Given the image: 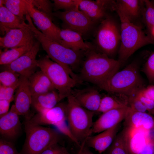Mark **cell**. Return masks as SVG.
Listing matches in <instances>:
<instances>
[{"instance_id": "4fadbf2b", "label": "cell", "mask_w": 154, "mask_h": 154, "mask_svg": "<svg viewBox=\"0 0 154 154\" xmlns=\"http://www.w3.org/2000/svg\"><path fill=\"white\" fill-rule=\"evenodd\" d=\"M0 37V46L13 48L27 45L34 40V33L30 25L23 28L11 29Z\"/></svg>"}, {"instance_id": "44dd1931", "label": "cell", "mask_w": 154, "mask_h": 154, "mask_svg": "<svg viewBox=\"0 0 154 154\" xmlns=\"http://www.w3.org/2000/svg\"><path fill=\"white\" fill-rule=\"evenodd\" d=\"M60 37L62 40L61 44L76 51L88 50L94 49L89 43L84 42L82 36L79 33L67 29H61Z\"/></svg>"}, {"instance_id": "9c48e42d", "label": "cell", "mask_w": 154, "mask_h": 154, "mask_svg": "<svg viewBox=\"0 0 154 154\" xmlns=\"http://www.w3.org/2000/svg\"><path fill=\"white\" fill-rule=\"evenodd\" d=\"M66 104H58L51 108L44 110L33 116L30 120L32 122L43 126L51 125L65 135L80 147V144L71 133L67 120Z\"/></svg>"}, {"instance_id": "603a6c76", "label": "cell", "mask_w": 154, "mask_h": 154, "mask_svg": "<svg viewBox=\"0 0 154 154\" xmlns=\"http://www.w3.org/2000/svg\"><path fill=\"white\" fill-rule=\"evenodd\" d=\"M28 81L32 96L55 90L48 77L41 70L35 72L28 78Z\"/></svg>"}, {"instance_id": "e575fe53", "label": "cell", "mask_w": 154, "mask_h": 154, "mask_svg": "<svg viewBox=\"0 0 154 154\" xmlns=\"http://www.w3.org/2000/svg\"><path fill=\"white\" fill-rule=\"evenodd\" d=\"M20 82V80L17 84L11 86H5L0 84V100H5L11 102L14 100V92L19 86Z\"/></svg>"}, {"instance_id": "ee69618b", "label": "cell", "mask_w": 154, "mask_h": 154, "mask_svg": "<svg viewBox=\"0 0 154 154\" xmlns=\"http://www.w3.org/2000/svg\"><path fill=\"white\" fill-rule=\"evenodd\" d=\"M87 139L81 143L82 150L80 154H94L90 151L86 145Z\"/></svg>"}, {"instance_id": "f35d334b", "label": "cell", "mask_w": 154, "mask_h": 154, "mask_svg": "<svg viewBox=\"0 0 154 154\" xmlns=\"http://www.w3.org/2000/svg\"><path fill=\"white\" fill-rule=\"evenodd\" d=\"M67 151L65 147L58 143L48 147L40 154H64Z\"/></svg>"}, {"instance_id": "d590c367", "label": "cell", "mask_w": 154, "mask_h": 154, "mask_svg": "<svg viewBox=\"0 0 154 154\" xmlns=\"http://www.w3.org/2000/svg\"><path fill=\"white\" fill-rule=\"evenodd\" d=\"M149 82H154V52L149 56L145 63L143 68Z\"/></svg>"}, {"instance_id": "5b68a950", "label": "cell", "mask_w": 154, "mask_h": 154, "mask_svg": "<svg viewBox=\"0 0 154 154\" xmlns=\"http://www.w3.org/2000/svg\"><path fill=\"white\" fill-rule=\"evenodd\" d=\"M26 137L21 154H40L44 149L58 143L60 139L59 131L55 129L34 123L30 119L24 123Z\"/></svg>"}, {"instance_id": "9a60e30c", "label": "cell", "mask_w": 154, "mask_h": 154, "mask_svg": "<svg viewBox=\"0 0 154 154\" xmlns=\"http://www.w3.org/2000/svg\"><path fill=\"white\" fill-rule=\"evenodd\" d=\"M19 115L13 105L9 111L0 118V134L1 138L12 141L19 135L22 124Z\"/></svg>"}, {"instance_id": "f6af8a7d", "label": "cell", "mask_w": 154, "mask_h": 154, "mask_svg": "<svg viewBox=\"0 0 154 154\" xmlns=\"http://www.w3.org/2000/svg\"><path fill=\"white\" fill-rule=\"evenodd\" d=\"M82 145H81L80 146V149L78 153L77 154H80V152H81V150H82Z\"/></svg>"}, {"instance_id": "8fae6325", "label": "cell", "mask_w": 154, "mask_h": 154, "mask_svg": "<svg viewBox=\"0 0 154 154\" xmlns=\"http://www.w3.org/2000/svg\"><path fill=\"white\" fill-rule=\"evenodd\" d=\"M40 43L35 41L31 49L10 64L1 65L4 70H9L28 78L35 72L37 67L36 56L39 50Z\"/></svg>"}, {"instance_id": "836d02e7", "label": "cell", "mask_w": 154, "mask_h": 154, "mask_svg": "<svg viewBox=\"0 0 154 154\" xmlns=\"http://www.w3.org/2000/svg\"><path fill=\"white\" fill-rule=\"evenodd\" d=\"M79 0H54L53 9L55 11L64 9L65 11L73 9L79 7Z\"/></svg>"}, {"instance_id": "8992f818", "label": "cell", "mask_w": 154, "mask_h": 154, "mask_svg": "<svg viewBox=\"0 0 154 154\" xmlns=\"http://www.w3.org/2000/svg\"><path fill=\"white\" fill-rule=\"evenodd\" d=\"M66 115L70 131L80 144L92 134L94 112L81 106L72 95L67 98Z\"/></svg>"}, {"instance_id": "7402d4cb", "label": "cell", "mask_w": 154, "mask_h": 154, "mask_svg": "<svg viewBox=\"0 0 154 154\" xmlns=\"http://www.w3.org/2000/svg\"><path fill=\"white\" fill-rule=\"evenodd\" d=\"M143 0H119L114 2L112 9L120 10L131 22L137 19L142 14Z\"/></svg>"}, {"instance_id": "d6986e66", "label": "cell", "mask_w": 154, "mask_h": 154, "mask_svg": "<svg viewBox=\"0 0 154 154\" xmlns=\"http://www.w3.org/2000/svg\"><path fill=\"white\" fill-rule=\"evenodd\" d=\"M71 95L86 109L94 112L98 110L102 97L96 90L91 88L75 89L72 90Z\"/></svg>"}, {"instance_id": "e0dca14e", "label": "cell", "mask_w": 154, "mask_h": 154, "mask_svg": "<svg viewBox=\"0 0 154 154\" xmlns=\"http://www.w3.org/2000/svg\"><path fill=\"white\" fill-rule=\"evenodd\" d=\"M111 1L79 0V8L95 23L101 22L107 15Z\"/></svg>"}, {"instance_id": "74e56055", "label": "cell", "mask_w": 154, "mask_h": 154, "mask_svg": "<svg viewBox=\"0 0 154 154\" xmlns=\"http://www.w3.org/2000/svg\"><path fill=\"white\" fill-rule=\"evenodd\" d=\"M128 106L132 110L136 112H146L147 111L145 106L136 95L129 98Z\"/></svg>"}, {"instance_id": "bcb514c9", "label": "cell", "mask_w": 154, "mask_h": 154, "mask_svg": "<svg viewBox=\"0 0 154 154\" xmlns=\"http://www.w3.org/2000/svg\"><path fill=\"white\" fill-rule=\"evenodd\" d=\"M64 154H70L68 151Z\"/></svg>"}, {"instance_id": "ac0fdd59", "label": "cell", "mask_w": 154, "mask_h": 154, "mask_svg": "<svg viewBox=\"0 0 154 154\" xmlns=\"http://www.w3.org/2000/svg\"><path fill=\"white\" fill-rule=\"evenodd\" d=\"M119 124L87 139L86 145L92 147L99 153L106 151L111 145L117 135Z\"/></svg>"}, {"instance_id": "60d3db41", "label": "cell", "mask_w": 154, "mask_h": 154, "mask_svg": "<svg viewBox=\"0 0 154 154\" xmlns=\"http://www.w3.org/2000/svg\"><path fill=\"white\" fill-rule=\"evenodd\" d=\"M136 154H154V140L149 139L144 147Z\"/></svg>"}, {"instance_id": "52a82bcc", "label": "cell", "mask_w": 154, "mask_h": 154, "mask_svg": "<svg viewBox=\"0 0 154 154\" xmlns=\"http://www.w3.org/2000/svg\"><path fill=\"white\" fill-rule=\"evenodd\" d=\"M37 66L46 75L58 92L60 101L71 95L72 88L80 82L47 55L37 60Z\"/></svg>"}, {"instance_id": "3957f363", "label": "cell", "mask_w": 154, "mask_h": 154, "mask_svg": "<svg viewBox=\"0 0 154 154\" xmlns=\"http://www.w3.org/2000/svg\"><path fill=\"white\" fill-rule=\"evenodd\" d=\"M121 22L120 43L118 60L122 65L136 51L147 45L154 44V38L129 21L119 9L114 8Z\"/></svg>"}, {"instance_id": "4316f807", "label": "cell", "mask_w": 154, "mask_h": 154, "mask_svg": "<svg viewBox=\"0 0 154 154\" xmlns=\"http://www.w3.org/2000/svg\"><path fill=\"white\" fill-rule=\"evenodd\" d=\"M128 128L127 147L129 154H136L145 146L149 139L139 132L134 133V129Z\"/></svg>"}, {"instance_id": "cb8c5ba5", "label": "cell", "mask_w": 154, "mask_h": 154, "mask_svg": "<svg viewBox=\"0 0 154 154\" xmlns=\"http://www.w3.org/2000/svg\"><path fill=\"white\" fill-rule=\"evenodd\" d=\"M60 101L58 92L55 90L32 96L31 105L40 112L56 106Z\"/></svg>"}, {"instance_id": "d6a6232c", "label": "cell", "mask_w": 154, "mask_h": 154, "mask_svg": "<svg viewBox=\"0 0 154 154\" xmlns=\"http://www.w3.org/2000/svg\"><path fill=\"white\" fill-rule=\"evenodd\" d=\"M34 8L48 15L52 19V17L53 3L49 0H31Z\"/></svg>"}, {"instance_id": "277c9868", "label": "cell", "mask_w": 154, "mask_h": 154, "mask_svg": "<svg viewBox=\"0 0 154 154\" xmlns=\"http://www.w3.org/2000/svg\"><path fill=\"white\" fill-rule=\"evenodd\" d=\"M144 84L139 65L133 62L98 86L109 92L121 94L129 98L136 95L144 88Z\"/></svg>"}, {"instance_id": "484cf974", "label": "cell", "mask_w": 154, "mask_h": 154, "mask_svg": "<svg viewBox=\"0 0 154 154\" xmlns=\"http://www.w3.org/2000/svg\"><path fill=\"white\" fill-rule=\"evenodd\" d=\"M128 97L119 94L118 96H106L102 98L97 112L102 113L109 110L128 106Z\"/></svg>"}, {"instance_id": "ba28073f", "label": "cell", "mask_w": 154, "mask_h": 154, "mask_svg": "<svg viewBox=\"0 0 154 154\" xmlns=\"http://www.w3.org/2000/svg\"><path fill=\"white\" fill-rule=\"evenodd\" d=\"M95 38V44L98 50L112 58L118 51L119 48L120 28L114 19L108 15L100 22Z\"/></svg>"}, {"instance_id": "ab89813d", "label": "cell", "mask_w": 154, "mask_h": 154, "mask_svg": "<svg viewBox=\"0 0 154 154\" xmlns=\"http://www.w3.org/2000/svg\"><path fill=\"white\" fill-rule=\"evenodd\" d=\"M136 95L145 106L150 114H153L154 101L140 94V91Z\"/></svg>"}, {"instance_id": "30bf717a", "label": "cell", "mask_w": 154, "mask_h": 154, "mask_svg": "<svg viewBox=\"0 0 154 154\" xmlns=\"http://www.w3.org/2000/svg\"><path fill=\"white\" fill-rule=\"evenodd\" d=\"M52 15L61 20L65 29L75 31L82 36L86 35L93 29L95 24L79 7L68 11H57Z\"/></svg>"}, {"instance_id": "d4e9b609", "label": "cell", "mask_w": 154, "mask_h": 154, "mask_svg": "<svg viewBox=\"0 0 154 154\" xmlns=\"http://www.w3.org/2000/svg\"><path fill=\"white\" fill-rule=\"evenodd\" d=\"M23 20L13 13L4 6L0 7L1 31L5 34L9 30L28 26Z\"/></svg>"}, {"instance_id": "6da1fadb", "label": "cell", "mask_w": 154, "mask_h": 154, "mask_svg": "<svg viewBox=\"0 0 154 154\" xmlns=\"http://www.w3.org/2000/svg\"><path fill=\"white\" fill-rule=\"evenodd\" d=\"M26 17L28 24L34 33L35 38L40 42L48 56L62 66L73 78L80 82L73 70L81 62L86 51L74 50L50 39L35 26L28 15Z\"/></svg>"}, {"instance_id": "ffe728a7", "label": "cell", "mask_w": 154, "mask_h": 154, "mask_svg": "<svg viewBox=\"0 0 154 154\" xmlns=\"http://www.w3.org/2000/svg\"><path fill=\"white\" fill-rule=\"evenodd\" d=\"M124 120L125 126L135 129L141 128L148 131H154V116L146 112L135 111L129 107Z\"/></svg>"}, {"instance_id": "8d00e7d4", "label": "cell", "mask_w": 154, "mask_h": 154, "mask_svg": "<svg viewBox=\"0 0 154 154\" xmlns=\"http://www.w3.org/2000/svg\"><path fill=\"white\" fill-rule=\"evenodd\" d=\"M0 154H21L17 150L12 142L0 139Z\"/></svg>"}, {"instance_id": "1f68e13d", "label": "cell", "mask_w": 154, "mask_h": 154, "mask_svg": "<svg viewBox=\"0 0 154 154\" xmlns=\"http://www.w3.org/2000/svg\"><path fill=\"white\" fill-rule=\"evenodd\" d=\"M21 75L9 70H4L0 73V84L5 86H11L19 82Z\"/></svg>"}, {"instance_id": "83f0119b", "label": "cell", "mask_w": 154, "mask_h": 154, "mask_svg": "<svg viewBox=\"0 0 154 154\" xmlns=\"http://www.w3.org/2000/svg\"><path fill=\"white\" fill-rule=\"evenodd\" d=\"M35 41L17 48L4 51H0V64L1 65L9 64L24 54L32 48Z\"/></svg>"}, {"instance_id": "b9f144b4", "label": "cell", "mask_w": 154, "mask_h": 154, "mask_svg": "<svg viewBox=\"0 0 154 154\" xmlns=\"http://www.w3.org/2000/svg\"><path fill=\"white\" fill-rule=\"evenodd\" d=\"M140 93L144 96L154 101V85L144 88Z\"/></svg>"}, {"instance_id": "7c38bea8", "label": "cell", "mask_w": 154, "mask_h": 154, "mask_svg": "<svg viewBox=\"0 0 154 154\" xmlns=\"http://www.w3.org/2000/svg\"><path fill=\"white\" fill-rule=\"evenodd\" d=\"M28 13L37 29L46 37L61 44L62 40L60 33V29L52 22V19L46 14L34 7L31 0H28Z\"/></svg>"}, {"instance_id": "4dcf8cb0", "label": "cell", "mask_w": 154, "mask_h": 154, "mask_svg": "<svg viewBox=\"0 0 154 154\" xmlns=\"http://www.w3.org/2000/svg\"><path fill=\"white\" fill-rule=\"evenodd\" d=\"M142 14L144 22L150 33L154 28V3L153 1L143 0Z\"/></svg>"}, {"instance_id": "7bdbcfd3", "label": "cell", "mask_w": 154, "mask_h": 154, "mask_svg": "<svg viewBox=\"0 0 154 154\" xmlns=\"http://www.w3.org/2000/svg\"><path fill=\"white\" fill-rule=\"evenodd\" d=\"M11 102L5 100H0V117L7 114L9 111Z\"/></svg>"}, {"instance_id": "7dc6e473", "label": "cell", "mask_w": 154, "mask_h": 154, "mask_svg": "<svg viewBox=\"0 0 154 154\" xmlns=\"http://www.w3.org/2000/svg\"><path fill=\"white\" fill-rule=\"evenodd\" d=\"M153 115H154V114H153Z\"/></svg>"}, {"instance_id": "f546056e", "label": "cell", "mask_w": 154, "mask_h": 154, "mask_svg": "<svg viewBox=\"0 0 154 154\" xmlns=\"http://www.w3.org/2000/svg\"><path fill=\"white\" fill-rule=\"evenodd\" d=\"M28 0H4V5L16 16L23 20L28 13Z\"/></svg>"}, {"instance_id": "f1b7e54d", "label": "cell", "mask_w": 154, "mask_h": 154, "mask_svg": "<svg viewBox=\"0 0 154 154\" xmlns=\"http://www.w3.org/2000/svg\"><path fill=\"white\" fill-rule=\"evenodd\" d=\"M128 129L125 126L117 134L113 142L107 149V154H129L127 147Z\"/></svg>"}, {"instance_id": "5bb4252c", "label": "cell", "mask_w": 154, "mask_h": 154, "mask_svg": "<svg viewBox=\"0 0 154 154\" xmlns=\"http://www.w3.org/2000/svg\"><path fill=\"white\" fill-rule=\"evenodd\" d=\"M14 97L15 109L19 115L25 116V120H29L33 116L30 113L32 96L29 86L28 78L21 76L20 84L16 90Z\"/></svg>"}, {"instance_id": "7a4b0ae2", "label": "cell", "mask_w": 154, "mask_h": 154, "mask_svg": "<svg viewBox=\"0 0 154 154\" xmlns=\"http://www.w3.org/2000/svg\"><path fill=\"white\" fill-rule=\"evenodd\" d=\"M85 56L81 77L98 86L118 71L121 65L118 60L96 51L94 49L86 51Z\"/></svg>"}, {"instance_id": "2e32d148", "label": "cell", "mask_w": 154, "mask_h": 154, "mask_svg": "<svg viewBox=\"0 0 154 154\" xmlns=\"http://www.w3.org/2000/svg\"><path fill=\"white\" fill-rule=\"evenodd\" d=\"M129 106L112 110L102 113L93 123L92 133H99L119 123L125 118Z\"/></svg>"}]
</instances>
